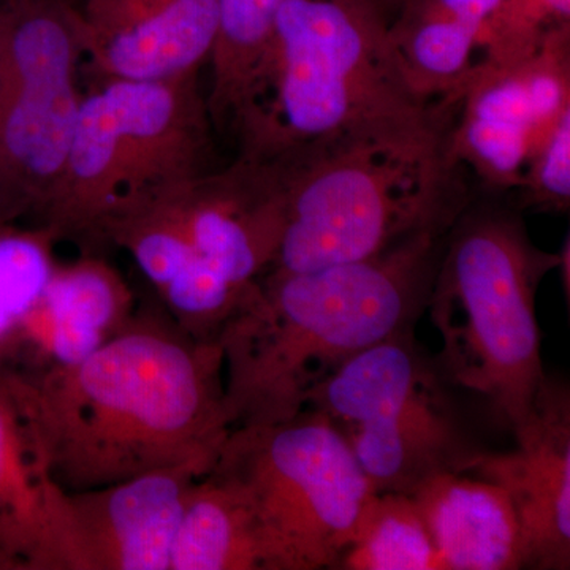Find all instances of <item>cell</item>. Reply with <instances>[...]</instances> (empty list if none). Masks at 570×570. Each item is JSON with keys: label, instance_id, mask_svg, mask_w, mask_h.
<instances>
[{"label": "cell", "instance_id": "cell-1", "mask_svg": "<svg viewBox=\"0 0 570 570\" xmlns=\"http://www.w3.org/2000/svg\"><path fill=\"white\" fill-rule=\"evenodd\" d=\"M58 489H100L159 469L212 471L230 433L219 341L138 314L67 366H0Z\"/></svg>", "mask_w": 570, "mask_h": 570}, {"label": "cell", "instance_id": "cell-2", "mask_svg": "<svg viewBox=\"0 0 570 570\" xmlns=\"http://www.w3.org/2000/svg\"><path fill=\"white\" fill-rule=\"evenodd\" d=\"M449 230L409 236L363 261L262 276L219 336L232 430L294 419L347 360L414 328Z\"/></svg>", "mask_w": 570, "mask_h": 570}, {"label": "cell", "instance_id": "cell-3", "mask_svg": "<svg viewBox=\"0 0 570 570\" xmlns=\"http://www.w3.org/2000/svg\"><path fill=\"white\" fill-rule=\"evenodd\" d=\"M453 115L316 142L283 159L285 219L269 272L363 261L409 236L448 230L469 202L449 153Z\"/></svg>", "mask_w": 570, "mask_h": 570}, {"label": "cell", "instance_id": "cell-4", "mask_svg": "<svg viewBox=\"0 0 570 570\" xmlns=\"http://www.w3.org/2000/svg\"><path fill=\"white\" fill-rule=\"evenodd\" d=\"M374 0H285L253 102L236 127L242 154L276 160L330 138L445 118L456 102L420 100Z\"/></svg>", "mask_w": 570, "mask_h": 570}, {"label": "cell", "instance_id": "cell-5", "mask_svg": "<svg viewBox=\"0 0 570 570\" xmlns=\"http://www.w3.org/2000/svg\"><path fill=\"white\" fill-rule=\"evenodd\" d=\"M560 254L539 249L519 213L471 206L445 236L426 311L442 337L439 366L510 433L547 381L535 295Z\"/></svg>", "mask_w": 570, "mask_h": 570}, {"label": "cell", "instance_id": "cell-6", "mask_svg": "<svg viewBox=\"0 0 570 570\" xmlns=\"http://www.w3.org/2000/svg\"><path fill=\"white\" fill-rule=\"evenodd\" d=\"M198 75L100 81L82 94L61 176L37 224L58 239L97 242L116 205L214 170Z\"/></svg>", "mask_w": 570, "mask_h": 570}, {"label": "cell", "instance_id": "cell-7", "mask_svg": "<svg viewBox=\"0 0 570 570\" xmlns=\"http://www.w3.org/2000/svg\"><path fill=\"white\" fill-rule=\"evenodd\" d=\"M213 468L253 509L262 570L335 569L376 494L341 431L311 407L234 428Z\"/></svg>", "mask_w": 570, "mask_h": 570}, {"label": "cell", "instance_id": "cell-8", "mask_svg": "<svg viewBox=\"0 0 570 570\" xmlns=\"http://www.w3.org/2000/svg\"><path fill=\"white\" fill-rule=\"evenodd\" d=\"M456 392L414 328H404L347 360L306 407L332 420L376 493L411 497L439 474L464 472L483 450Z\"/></svg>", "mask_w": 570, "mask_h": 570}, {"label": "cell", "instance_id": "cell-9", "mask_svg": "<svg viewBox=\"0 0 570 570\" xmlns=\"http://www.w3.org/2000/svg\"><path fill=\"white\" fill-rule=\"evenodd\" d=\"M69 7H0V224L39 223L66 163L82 94Z\"/></svg>", "mask_w": 570, "mask_h": 570}, {"label": "cell", "instance_id": "cell-10", "mask_svg": "<svg viewBox=\"0 0 570 570\" xmlns=\"http://www.w3.org/2000/svg\"><path fill=\"white\" fill-rule=\"evenodd\" d=\"M206 469L176 466L100 489L61 491L63 570H170L184 502Z\"/></svg>", "mask_w": 570, "mask_h": 570}, {"label": "cell", "instance_id": "cell-11", "mask_svg": "<svg viewBox=\"0 0 570 570\" xmlns=\"http://www.w3.org/2000/svg\"><path fill=\"white\" fill-rule=\"evenodd\" d=\"M512 452L482 450L464 474L508 493L523 539V569H570V392L547 377Z\"/></svg>", "mask_w": 570, "mask_h": 570}, {"label": "cell", "instance_id": "cell-12", "mask_svg": "<svg viewBox=\"0 0 570 570\" xmlns=\"http://www.w3.org/2000/svg\"><path fill=\"white\" fill-rule=\"evenodd\" d=\"M163 194L198 257L228 281L250 288L272 269L285 219L275 163L239 156Z\"/></svg>", "mask_w": 570, "mask_h": 570}, {"label": "cell", "instance_id": "cell-13", "mask_svg": "<svg viewBox=\"0 0 570 570\" xmlns=\"http://www.w3.org/2000/svg\"><path fill=\"white\" fill-rule=\"evenodd\" d=\"M70 13L81 56L100 81L200 71L219 28V0H85Z\"/></svg>", "mask_w": 570, "mask_h": 570}, {"label": "cell", "instance_id": "cell-14", "mask_svg": "<svg viewBox=\"0 0 570 570\" xmlns=\"http://www.w3.org/2000/svg\"><path fill=\"white\" fill-rule=\"evenodd\" d=\"M121 273L96 254L56 264L18 330L10 367L67 366L91 355L135 316Z\"/></svg>", "mask_w": 570, "mask_h": 570}, {"label": "cell", "instance_id": "cell-15", "mask_svg": "<svg viewBox=\"0 0 570 570\" xmlns=\"http://www.w3.org/2000/svg\"><path fill=\"white\" fill-rule=\"evenodd\" d=\"M449 130L450 157L468 165L489 189H519L531 157L549 138L524 78L523 63H475Z\"/></svg>", "mask_w": 570, "mask_h": 570}, {"label": "cell", "instance_id": "cell-16", "mask_svg": "<svg viewBox=\"0 0 570 570\" xmlns=\"http://www.w3.org/2000/svg\"><path fill=\"white\" fill-rule=\"evenodd\" d=\"M411 497L448 570L523 569L519 519L508 493L497 483L445 472Z\"/></svg>", "mask_w": 570, "mask_h": 570}, {"label": "cell", "instance_id": "cell-17", "mask_svg": "<svg viewBox=\"0 0 570 570\" xmlns=\"http://www.w3.org/2000/svg\"><path fill=\"white\" fill-rule=\"evenodd\" d=\"M61 491L41 466L0 373V570H63Z\"/></svg>", "mask_w": 570, "mask_h": 570}, {"label": "cell", "instance_id": "cell-18", "mask_svg": "<svg viewBox=\"0 0 570 570\" xmlns=\"http://www.w3.org/2000/svg\"><path fill=\"white\" fill-rule=\"evenodd\" d=\"M170 570H262L253 509L234 480L214 468L187 493Z\"/></svg>", "mask_w": 570, "mask_h": 570}, {"label": "cell", "instance_id": "cell-19", "mask_svg": "<svg viewBox=\"0 0 570 570\" xmlns=\"http://www.w3.org/2000/svg\"><path fill=\"white\" fill-rule=\"evenodd\" d=\"M337 570H448L417 502L409 494L376 493Z\"/></svg>", "mask_w": 570, "mask_h": 570}, {"label": "cell", "instance_id": "cell-20", "mask_svg": "<svg viewBox=\"0 0 570 570\" xmlns=\"http://www.w3.org/2000/svg\"><path fill=\"white\" fill-rule=\"evenodd\" d=\"M285 0H219V28L209 63V96L220 105L243 102L261 77L277 13Z\"/></svg>", "mask_w": 570, "mask_h": 570}, {"label": "cell", "instance_id": "cell-21", "mask_svg": "<svg viewBox=\"0 0 570 570\" xmlns=\"http://www.w3.org/2000/svg\"><path fill=\"white\" fill-rule=\"evenodd\" d=\"M58 242L41 225L0 224V366L9 365L22 318L58 264Z\"/></svg>", "mask_w": 570, "mask_h": 570}, {"label": "cell", "instance_id": "cell-22", "mask_svg": "<svg viewBox=\"0 0 570 570\" xmlns=\"http://www.w3.org/2000/svg\"><path fill=\"white\" fill-rule=\"evenodd\" d=\"M570 0H502L483 26L482 63L508 67L539 50L551 29L569 24Z\"/></svg>", "mask_w": 570, "mask_h": 570}, {"label": "cell", "instance_id": "cell-23", "mask_svg": "<svg viewBox=\"0 0 570 570\" xmlns=\"http://www.w3.org/2000/svg\"><path fill=\"white\" fill-rule=\"evenodd\" d=\"M521 190L524 208L564 213L570 205V110L528 164Z\"/></svg>", "mask_w": 570, "mask_h": 570}, {"label": "cell", "instance_id": "cell-24", "mask_svg": "<svg viewBox=\"0 0 570 570\" xmlns=\"http://www.w3.org/2000/svg\"><path fill=\"white\" fill-rule=\"evenodd\" d=\"M570 249H569V236L566 238L564 246H562L561 253H560V264H558V268H561L562 273V284H564L566 287V298H568L569 302V294H570V276H569V261H570Z\"/></svg>", "mask_w": 570, "mask_h": 570}, {"label": "cell", "instance_id": "cell-25", "mask_svg": "<svg viewBox=\"0 0 570 570\" xmlns=\"http://www.w3.org/2000/svg\"><path fill=\"white\" fill-rule=\"evenodd\" d=\"M382 10L387 13L390 9H395V7L403 6L404 0H374Z\"/></svg>", "mask_w": 570, "mask_h": 570}, {"label": "cell", "instance_id": "cell-26", "mask_svg": "<svg viewBox=\"0 0 570 570\" xmlns=\"http://www.w3.org/2000/svg\"><path fill=\"white\" fill-rule=\"evenodd\" d=\"M58 2L63 3V6L69 7L71 10H78L85 0H58Z\"/></svg>", "mask_w": 570, "mask_h": 570}, {"label": "cell", "instance_id": "cell-27", "mask_svg": "<svg viewBox=\"0 0 570 570\" xmlns=\"http://www.w3.org/2000/svg\"><path fill=\"white\" fill-rule=\"evenodd\" d=\"M21 2V0H0V7L13 6V3Z\"/></svg>", "mask_w": 570, "mask_h": 570}]
</instances>
